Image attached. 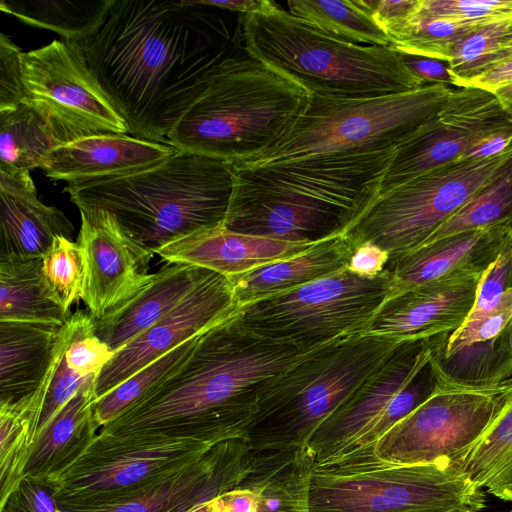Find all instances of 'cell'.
<instances>
[{"label":"cell","instance_id":"cell-1","mask_svg":"<svg viewBox=\"0 0 512 512\" xmlns=\"http://www.w3.org/2000/svg\"><path fill=\"white\" fill-rule=\"evenodd\" d=\"M219 9L194 0H114L104 22L78 42L131 136H168L233 54Z\"/></svg>","mask_w":512,"mask_h":512},{"label":"cell","instance_id":"cell-2","mask_svg":"<svg viewBox=\"0 0 512 512\" xmlns=\"http://www.w3.org/2000/svg\"><path fill=\"white\" fill-rule=\"evenodd\" d=\"M311 351L260 337L234 314L200 334L181 367L98 433L211 445L244 439L265 388Z\"/></svg>","mask_w":512,"mask_h":512},{"label":"cell","instance_id":"cell-3","mask_svg":"<svg viewBox=\"0 0 512 512\" xmlns=\"http://www.w3.org/2000/svg\"><path fill=\"white\" fill-rule=\"evenodd\" d=\"M394 150L326 153L263 164H232L223 227L313 245L347 230L378 199Z\"/></svg>","mask_w":512,"mask_h":512},{"label":"cell","instance_id":"cell-4","mask_svg":"<svg viewBox=\"0 0 512 512\" xmlns=\"http://www.w3.org/2000/svg\"><path fill=\"white\" fill-rule=\"evenodd\" d=\"M232 191L231 163L178 149L149 168L63 189L79 210L111 214L147 271L165 245L223 227Z\"/></svg>","mask_w":512,"mask_h":512},{"label":"cell","instance_id":"cell-5","mask_svg":"<svg viewBox=\"0 0 512 512\" xmlns=\"http://www.w3.org/2000/svg\"><path fill=\"white\" fill-rule=\"evenodd\" d=\"M238 24L245 53L309 95L367 98L426 85L392 46L334 38L272 1L265 0L259 10L239 15Z\"/></svg>","mask_w":512,"mask_h":512},{"label":"cell","instance_id":"cell-6","mask_svg":"<svg viewBox=\"0 0 512 512\" xmlns=\"http://www.w3.org/2000/svg\"><path fill=\"white\" fill-rule=\"evenodd\" d=\"M309 94L248 56L231 54L168 136L181 151L249 163L269 150L306 109Z\"/></svg>","mask_w":512,"mask_h":512},{"label":"cell","instance_id":"cell-7","mask_svg":"<svg viewBox=\"0 0 512 512\" xmlns=\"http://www.w3.org/2000/svg\"><path fill=\"white\" fill-rule=\"evenodd\" d=\"M401 342L361 333L315 348L261 394L244 439L254 450L305 449L335 412Z\"/></svg>","mask_w":512,"mask_h":512},{"label":"cell","instance_id":"cell-8","mask_svg":"<svg viewBox=\"0 0 512 512\" xmlns=\"http://www.w3.org/2000/svg\"><path fill=\"white\" fill-rule=\"evenodd\" d=\"M454 88L426 84L408 92L335 99L309 95L288 131L249 165L326 153L395 150L434 117Z\"/></svg>","mask_w":512,"mask_h":512},{"label":"cell","instance_id":"cell-9","mask_svg":"<svg viewBox=\"0 0 512 512\" xmlns=\"http://www.w3.org/2000/svg\"><path fill=\"white\" fill-rule=\"evenodd\" d=\"M394 292L391 273L358 274L349 268L291 291L239 307L236 318L265 339L313 350L366 333Z\"/></svg>","mask_w":512,"mask_h":512},{"label":"cell","instance_id":"cell-10","mask_svg":"<svg viewBox=\"0 0 512 512\" xmlns=\"http://www.w3.org/2000/svg\"><path fill=\"white\" fill-rule=\"evenodd\" d=\"M309 512H481L485 492L445 463L312 467Z\"/></svg>","mask_w":512,"mask_h":512},{"label":"cell","instance_id":"cell-11","mask_svg":"<svg viewBox=\"0 0 512 512\" xmlns=\"http://www.w3.org/2000/svg\"><path fill=\"white\" fill-rule=\"evenodd\" d=\"M510 378L490 387L439 389L395 424L362 456L322 468H360L445 462L459 467L500 411Z\"/></svg>","mask_w":512,"mask_h":512},{"label":"cell","instance_id":"cell-12","mask_svg":"<svg viewBox=\"0 0 512 512\" xmlns=\"http://www.w3.org/2000/svg\"><path fill=\"white\" fill-rule=\"evenodd\" d=\"M454 162L381 195L347 230L355 247L374 245L389 260L424 243L491 178L510 153Z\"/></svg>","mask_w":512,"mask_h":512},{"label":"cell","instance_id":"cell-13","mask_svg":"<svg viewBox=\"0 0 512 512\" xmlns=\"http://www.w3.org/2000/svg\"><path fill=\"white\" fill-rule=\"evenodd\" d=\"M212 446L189 439L98 433L87 451L54 480L56 502L97 504L141 492L193 463Z\"/></svg>","mask_w":512,"mask_h":512},{"label":"cell","instance_id":"cell-14","mask_svg":"<svg viewBox=\"0 0 512 512\" xmlns=\"http://www.w3.org/2000/svg\"><path fill=\"white\" fill-rule=\"evenodd\" d=\"M25 101L46 115L65 143L97 134H129L78 42L54 40L22 52Z\"/></svg>","mask_w":512,"mask_h":512},{"label":"cell","instance_id":"cell-15","mask_svg":"<svg viewBox=\"0 0 512 512\" xmlns=\"http://www.w3.org/2000/svg\"><path fill=\"white\" fill-rule=\"evenodd\" d=\"M493 141L512 142V121L495 95L475 86L454 88L438 113L394 150L379 196L436 168L472 159L476 149Z\"/></svg>","mask_w":512,"mask_h":512},{"label":"cell","instance_id":"cell-16","mask_svg":"<svg viewBox=\"0 0 512 512\" xmlns=\"http://www.w3.org/2000/svg\"><path fill=\"white\" fill-rule=\"evenodd\" d=\"M431 337L399 343L383 364L310 437L313 467L345 463L366 453L398 393L429 361Z\"/></svg>","mask_w":512,"mask_h":512},{"label":"cell","instance_id":"cell-17","mask_svg":"<svg viewBox=\"0 0 512 512\" xmlns=\"http://www.w3.org/2000/svg\"><path fill=\"white\" fill-rule=\"evenodd\" d=\"M238 309L230 279L212 272L169 313L113 355L97 376V400L183 342L233 316Z\"/></svg>","mask_w":512,"mask_h":512},{"label":"cell","instance_id":"cell-18","mask_svg":"<svg viewBox=\"0 0 512 512\" xmlns=\"http://www.w3.org/2000/svg\"><path fill=\"white\" fill-rule=\"evenodd\" d=\"M252 454L245 439L222 441L148 489L97 504L57 503V512H205L208 501L238 481Z\"/></svg>","mask_w":512,"mask_h":512},{"label":"cell","instance_id":"cell-19","mask_svg":"<svg viewBox=\"0 0 512 512\" xmlns=\"http://www.w3.org/2000/svg\"><path fill=\"white\" fill-rule=\"evenodd\" d=\"M512 288L488 312L468 317L451 333L431 337L430 360L442 382L460 387L495 386L512 376Z\"/></svg>","mask_w":512,"mask_h":512},{"label":"cell","instance_id":"cell-20","mask_svg":"<svg viewBox=\"0 0 512 512\" xmlns=\"http://www.w3.org/2000/svg\"><path fill=\"white\" fill-rule=\"evenodd\" d=\"M77 244L83 260L81 300L94 320L114 312L155 278L138 260L115 218L102 210H79Z\"/></svg>","mask_w":512,"mask_h":512},{"label":"cell","instance_id":"cell-21","mask_svg":"<svg viewBox=\"0 0 512 512\" xmlns=\"http://www.w3.org/2000/svg\"><path fill=\"white\" fill-rule=\"evenodd\" d=\"M482 274H459L391 295L367 333L399 342L427 339L458 329L469 316Z\"/></svg>","mask_w":512,"mask_h":512},{"label":"cell","instance_id":"cell-22","mask_svg":"<svg viewBox=\"0 0 512 512\" xmlns=\"http://www.w3.org/2000/svg\"><path fill=\"white\" fill-rule=\"evenodd\" d=\"M313 467L305 449L254 450L244 473L207 503L206 512H309Z\"/></svg>","mask_w":512,"mask_h":512},{"label":"cell","instance_id":"cell-23","mask_svg":"<svg viewBox=\"0 0 512 512\" xmlns=\"http://www.w3.org/2000/svg\"><path fill=\"white\" fill-rule=\"evenodd\" d=\"M509 247H512V228L509 226L467 230L390 259L384 269L393 277V294H396L459 274H483Z\"/></svg>","mask_w":512,"mask_h":512},{"label":"cell","instance_id":"cell-24","mask_svg":"<svg viewBox=\"0 0 512 512\" xmlns=\"http://www.w3.org/2000/svg\"><path fill=\"white\" fill-rule=\"evenodd\" d=\"M176 151L170 144L128 134H97L57 146L41 169L50 180L76 183L134 173L162 162Z\"/></svg>","mask_w":512,"mask_h":512},{"label":"cell","instance_id":"cell-25","mask_svg":"<svg viewBox=\"0 0 512 512\" xmlns=\"http://www.w3.org/2000/svg\"><path fill=\"white\" fill-rule=\"evenodd\" d=\"M0 256L42 258L56 237L72 239L64 213L42 203L27 170L0 169Z\"/></svg>","mask_w":512,"mask_h":512},{"label":"cell","instance_id":"cell-26","mask_svg":"<svg viewBox=\"0 0 512 512\" xmlns=\"http://www.w3.org/2000/svg\"><path fill=\"white\" fill-rule=\"evenodd\" d=\"M300 245L229 231L224 227L199 231L157 251L167 263H184L231 278L259 266L296 255Z\"/></svg>","mask_w":512,"mask_h":512},{"label":"cell","instance_id":"cell-27","mask_svg":"<svg viewBox=\"0 0 512 512\" xmlns=\"http://www.w3.org/2000/svg\"><path fill=\"white\" fill-rule=\"evenodd\" d=\"M212 272L190 264L167 263L131 300L94 320L96 335L115 354L169 313Z\"/></svg>","mask_w":512,"mask_h":512},{"label":"cell","instance_id":"cell-28","mask_svg":"<svg viewBox=\"0 0 512 512\" xmlns=\"http://www.w3.org/2000/svg\"><path fill=\"white\" fill-rule=\"evenodd\" d=\"M92 376L36 436L23 476L56 480L89 448L100 427L95 419Z\"/></svg>","mask_w":512,"mask_h":512},{"label":"cell","instance_id":"cell-29","mask_svg":"<svg viewBox=\"0 0 512 512\" xmlns=\"http://www.w3.org/2000/svg\"><path fill=\"white\" fill-rule=\"evenodd\" d=\"M354 246L345 234L229 278L239 307L282 294L348 268Z\"/></svg>","mask_w":512,"mask_h":512},{"label":"cell","instance_id":"cell-30","mask_svg":"<svg viewBox=\"0 0 512 512\" xmlns=\"http://www.w3.org/2000/svg\"><path fill=\"white\" fill-rule=\"evenodd\" d=\"M61 327L0 321V404L17 402L39 388Z\"/></svg>","mask_w":512,"mask_h":512},{"label":"cell","instance_id":"cell-31","mask_svg":"<svg viewBox=\"0 0 512 512\" xmlns=\"http://www.w3.org/2000/svg\"><path fill=\"white\" fill-rule=\"evenodd\" d=\"M71 314L46 283L42 258L0 256V321L61 327Z\"/></svg>","mask_w":512,"mask_h":512},{"label":"cell","instance_id":"cell-32","mask_svg":"<svg viewBox=\"0 0 512 512\" xmlns=\"http://www.w3.org/2000/svg\"><path fill=\"white\" fill-rule=\"evenodd\" d=\"M492 423L459 465L471 481L494 497L512 501V376Z\"/></svg>","mask_w":512,"mask_h":512},{"label":"cell","instance_id":"cell-33","mask_svg":"<svg viewBox=\"0 0 512 512\" xmlns=\"http://www.w3.org/2000/svg\"><path fill=\"white\" fill-rule=\"evenodd\" d=\"M65 143L51 120L27 103L0 111V169L41 168L47 155Z\"/></svg>","mask_w":512,"mask_h":512},{"label":"cell","instance_id":"cell-34","mask_svg":"<svg viewBox=\"0 0 512 512\" xmlns=\"http://www.w3.org/2000/svg\"><path fill=\"white\" fill-rule=\"evenodd\" d=\"M114 0H1V11L23 23L56 32L65 40L81 42L102 25Z\"/></svg>","mask_w":512,"mask_h":512},{"label":"cell","instance_id":"cell-35","mask_svg":"<svg viewBox=\"0 0 512 512\" xmlns=\"http://www.w3.org/2000/svg\"><path fill=\"white\" fill-rule=\"evenodd\" d=\"M43 403V394L36 390L17 402L0 404V501L23 476Z\"/></svg>","mask_w":512,"mask_h":512},{"label":"cell","instance_id":"cell-36","mask_svg":"<svg viewBox=\"0 0 512 512\" xmlns=\"http://www.w3.org/2000/svg\"><path fill=\"white\" fill-rule=\"evenodd\" d=\"M288 11L314 28L343 41L390 46L386 32L360 0H291Z\"/></svg>","mask_w":512,"mask_h":512},{"label":"cell","instance_id":"cell-37","mask_svg":"<svg viewBox=\"0 0 512 512\" xmlns=\"http://www.w3.org/2000/svg\"><path fill=\"white\" fill-rule=\"evenodd\" d=\"M496 225L512 228V147L491 178L421 245Z\"/></svg>","mask_w":512,"mask_h":512},{"label":"cell","instance_id":"cell-38","mask_svg":"<svg viewBox=\"0 0 512 512\" xmlns=\"http://www.w3.org/2000/svg\"><path fill=\"white\" fill-rule=\"evenodd\" d=\"M199 336L183 342L98 399L94 405V415L100 429L117 419L181 367L192 354Z\"/></svg>","mask_w":512,"mask_h":512},{"label":"cell","instance_id":"cell-39","mask_svg":"<svg viewBox=\"0 0 512 512\" xmlns=\"http://www.w3.org/2000/svg\"><path fill=\"white\" fill-rule=\"evenodd\" d=\"M480 26L443 18L414 17L389 35L390 46L401 53L448 63L456 43Z\"/></svg>","mask_w":512,"mask_h":512},{"label":"cell","instance_id":"cell-40","mask_svg":"<svg viewBox=\"0 0 512 512\" xmlns=\"http://www.w3.org/2000/svg\"><path fill=\"white\" fill-rule=\"evenodd\" d=\"M511 26L512 21L480 26L456 43L447 65L457 88L494 67L499 43Z\"/></svg>","mask_w":512,"mask_h":512},{"label":"cell","instance_id":"cell-41","mask_svg":"<svg viewBox=\"0 0 512 512\" xmlns=\"http://www.w3.org/2000/svg\"><path fill=\"white\" fill-rule=\"evenodd\" d=\"M42 273L54 295L70 312V307L81 300L84 285V267L77 242L56 237L42 257Z\"/></svg>","mask_w":512,"mask_h":512},{"label":"cell","instance_id":"cell-42","mask_svg":"<svg viewBox=\"0 0 512 512\" xmlns=\"http://www.w3.org/2000/svg\"><path fill=\"white\" fill-rule=\"evenodd\" d=\"M70 337L64 358L68 367L82 378L99 374L113 353L94 329V318L87 309H77L68 319Z\"/></svg>","mask_w":512,"mask_h":512},{"label":"cell","instance_id":"cell-43","mask_svg":"<svg viewBox=\"0 0 512 512\" xmlns=\"http://www.w3.org/2000/svg\"><path fill=\"white\" fill-rule=\"evenodd\" d=\"M69 337L70 328L67 320L59 330L53 357L47 371V391L35 438L77 393L80 387L94 376L91 375L87 378H82L68 367L64 353Z\"/></svg>","mask_w":512,"mask_h":512},{"label":"cell","instance_id":"cell-44","mask_svg":"<svg viewBox=\"0 0 512 512\" xmlns=\"http://www.w3.org/2000/svg\"><path fill=\"white\" fill-rule=\"evenodd\" d=\"M414 17L443 18L485 26L512 21V0H420Z\"/></svg>","mask_w":512,"mask_h":512},{"label":"cell","instance_id":"cell-45","mask_svg":"<svg viewBox=\"0 0 512 512\" xmlns=\"http://www.w3.org/2000/svg\"><path fill=\"white\" fill-rule=\"evenodd\" d=\"M0 512H57L54 480L24 476L0 501Z\"/></svg>","mask_w":512,"mask_h":512},{"label":"cell","instance_id":"cell-46","mask_svg":"<svg viewBox=\"0 0 512 512\" xmlns=\"http://www.w3.org/2000/svg\"><path fill=\"white\" fill-rule=\"evenodd\" d=\"M511 288L512 247H509L482 274L476 300L468 317L480 316L494 308L504 292Z\"/></svg>","mask_w":512,"mask_h":512},{"label":"cell","instance_id":"cell-47","mask_svg":"<svg viewBox=\"0 0 512 512\" xmlns=\"http://www.w3.org/2000/svg\"><path fill=\"white\" fill-rule=\"evenodd\" d=\"M21 51L3 32L0 35V111L10 110L25 101Z\"/></svg>","mask_w":512,"mask_h":512},{"label":"cell","instance_id":"cell-48","mask_svg":"<svg viewBox=\"0 0 512 512\" xmlns=\"http://www.w3.org/2000/svg\"><path fill=\"white\" fill-rule=\"evenodd\" d=\"M360 1L388 37L412 20L420 4V0Z\"/></svg>","mask_w":512,"mask_h":512},{"label":"cell","instance_id":"cell-49","mask_svg":"<svg viewBox=\"0 0 512 512\" xmlns=\"http://www.w3.org/2000/svg\"><path fill=\"white\" fill-rule=\"evenodd\" d=\"M401 56L408 69L426 84H444L457 88L446 63L405 53H401Z\"/></svg>","mask_w":512,"mask_h":512},{"label":"cell","instance_id":"cell-50","mask_svg":"<svg viewBox=\"0 0 512 512\" xmlns=\"http://www.w3.org/2000/svg\"><path fill=\"white\" fill-rule=\"evenodd\" d=\"M389 256L380 248L371 244H362L354 248L348 268L362 275H377L382 272Z\"/></svg>","mask_w":512,"mask_h":512},{"label":"cell","instance_id":"cell-51","mask_svg":"<svg viewBox=\"0 0 512 512\" xmlns=\"http://www.w3.org/2000/svg\"><path fill=\"white\" fill-rule=\"evenodd\" d=\"M512 83V58L471 80L466 86H475L493 92Z\"/></svg>","mask_w":512,"mask_h":512},{"label":"cell","instance_id":"cell-52","mask_svg":"<svg viewBox=\"0 0 512 512\" xmlns=\"http://www.w3.org/2000/svg\"><path fill=\"white\" fill-rule=\"evenodd\" d=\"M195 3L217 8L222 11H229L239 13V15H245L254 11L259 10L265 0H194Z\"/></svg>","mask_w":512,"mask_h":512},{"label":"cell","instance_id":"cell-53","mask_svg":"<svg viewBox=\"0 0 512 512\" xmlns=\"http://www.w3.org/2000/svg\"><path fill=\"white\" fill-rule=\"evenodd\" d=\"M510 58H512V26L504 34L499 43V49L493 68L497 67Z\"/></svg>","mask_w":512,"mask_h":512},{"label":"cell","instance_id":"cell-54","mask_svg":"<svg viewBox=\"0 0 512 512\" xmlns=\"http://www.w3.org/2000/svg\"><path fill=\"white\" fill-rule=\"evenodd\" d=\"M497 98L502 109L512 121V83L500 87L492 92Z\"/></svg>","mask_w":512,"mask_h":512},{"label":"cell","instance_id":"cell-55","mask_svg":"<svg viewBox=\"0 0 512 512\" xmlns=\"http://www.w3.org/2000/svg\"><path fill=\"white\" fill-rule=\"evenodd\" d=\"M508 329H509V335H510V342H511V345H512V319L509 322Z\"/></svg>","mask_w":512,"mask_h":512},{"label":"cell","instance_id":"cell-56","mask_svg":"<svg viewBox=\"0 0 512 512\" xmlns=\"http://www.w3.org/2000/svg\"><path fill=\"white\" fill-rule=\"evenodd\" d=\"M510 512H512V511H510Z\"/></svg>","mask_w":512,"mask_h":512}]
</instances>
